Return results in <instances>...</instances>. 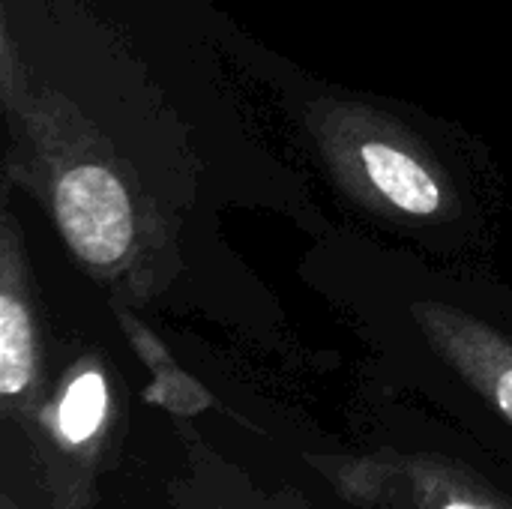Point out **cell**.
<instances>
[{
    "label": "cell",
    "instance_id": "obj_1",
    "mask_svg": "<svg viewBox=\"0 0 512 509\" xmlns=\"http://www.w3.org/2000/svg\"><path fill=\"white\" fill-rule=\"evenodd\" d=\"M6 183L42 204L75 264L123 303L162 294L180 255L174 231L120 147L57 87L3 108Z\"/></svg>",
    "mask_w": 512,
    "mask_h": 509
},
{
    "label": "cell",
    "instance_id": "obj_2",
    "mask_svg": "<svg viewBox=\"0 0 512 509\" xmlns=\"http://www.w3.org/2000/svg\"><path fill=\"white\" fill-rule=\"evenodd\" d=\"M333 183L366 213L432 225L459 213L441 159L402 120L357 99H315L303 117Z\"/></svg>",
    "mask_w": 512,
    "mask_h": 509
},
{
    "label": "cell",
    "instance_id": "obj_3",
    "mask_svg": "<svg viewBox=\"0 0 512 509\" xmlns=\"http://www.w3.org/2000/svg\"><path fill=\"white\" fill-rule=\"evenodd\" d=\"M351 501L381 509H512V501L468 465L438 453L372 459H312Z\"/></svg>",
    "mask_w": 512,
    "mask_h": 509
},
{
    "label": "cell",
    "instance_id": "obj_4",
    "mask_svg": "<svg viewBox=\"0 0 512 509\" xmlns=\"http://www.w3.org/2000/svg\"><path fill=\"white\" fill-rule=\"evenodd\" d=\"M111 426V378L102 360L87 354L75 360L54 387H48L42 405L24 429V438L48 471H78L84 480H90Z\"/></svg>",
    "mask_w": 512,
    "mask_h": 509
},
{
    "label": "cell",
    "instance_id": "obj_5",
    "mask_svg": "<svg viewBox=\"0 0 512 509\" xmlns=\"http://www.w3.org/2000/svg\"><path fill=\"white\" fill-rule=\"evenodd\" d=\"M42 336L36 318L30 258L24 234L12 216H0V408L9 426L21 432L42 405L45 384Z\"/></svg>",
    "mask_w": 512,
    "mask_h": 509
},
{
    "label": "cell",
    "instance_id": "obj_6",
    "mask_svg": "<svg viewBox=\"0 0 512 509\" xmlns=\"http://www.w3.org/2000/svg\"><path fill=\"white\" fill-rule=\"evenodd\" d=\"M411 318L429 348L512 426V339L489 321L441 303L420 300Z\"/></svg>",
    "mask_w": 512,
    "mask_h": 509
},
{
    "label": "cell",
    "instance_id": "obj_7",
    "mask_svg": "<svg viewBox=\"0 0 512 509\" xmlns=\"http://www.w3.org/2000/svg\"><path fill=\"white\" fill-rule=\"evenodd\" d=\"M177 429L183 441L186 468L168 486V501L174 509H315L303 507L291 492H258L246 480V474L228 465L219 453H213L207 441H201L183 423Z\"/></svg>",
    "mask_w": 512,
    "mask_h": 509
},
{
    "label": "cell",
    "instance_id": "obj_8",
    "mask_svg": "<svg viewBox=\"0 0 512 509\" xmlns=\"http://www.w3.org/2000/svg\"><path fill=\"white\" fill-rule=\"evenodd\" d=\"M111 309H114V318H117V324L123 327V333H126L132 351H135L138 360L153 372V381H150V387L144 390V399H147V402L162 405V408H168V411L177 414V417H192V414H198V411H204V408L213 405V396H210L192 375H186V372L174 363V357L168 354V348H165V345L153 336V330L129 309V303L111 297Z\"/></svg>",
    "mask_w": 512,
    "mask_h": 509
},
{
    "label": "cell",
    "instance_id": "obj_9",
    "mask_svg": "<svg viewBox=\"0 0 512 509\" xmlns=\"http://www.w3.org/2000/svg\"><path fill=\"white\" fill-rule=\"evenodd\" d=\"M30 84H33L30 69H27L24 57L18 54L9 21L3 18V24H0V105L9 108L12 102H18L30 90Z\"/></svg>",
    "mask_w": 512,
    "mask_h": 509
},
{
    "label": "cell",
    "instance_id": "obj_10",
    "mask_svg": "<svg viewBox=\"0 0 512 509\" xmlns=\"http://www.w3.org/2000/svg\"><path fill=\"white\" fill-rule=\"evenodd\" d=\"M0 509H42V507H27V504H18L12 495H3V498H0ZM45 509H78V507H54V504H51V507H45Z\"/></svg>",
    "mask_w": 512,
    "mask_h": 509
}]
</instances>
